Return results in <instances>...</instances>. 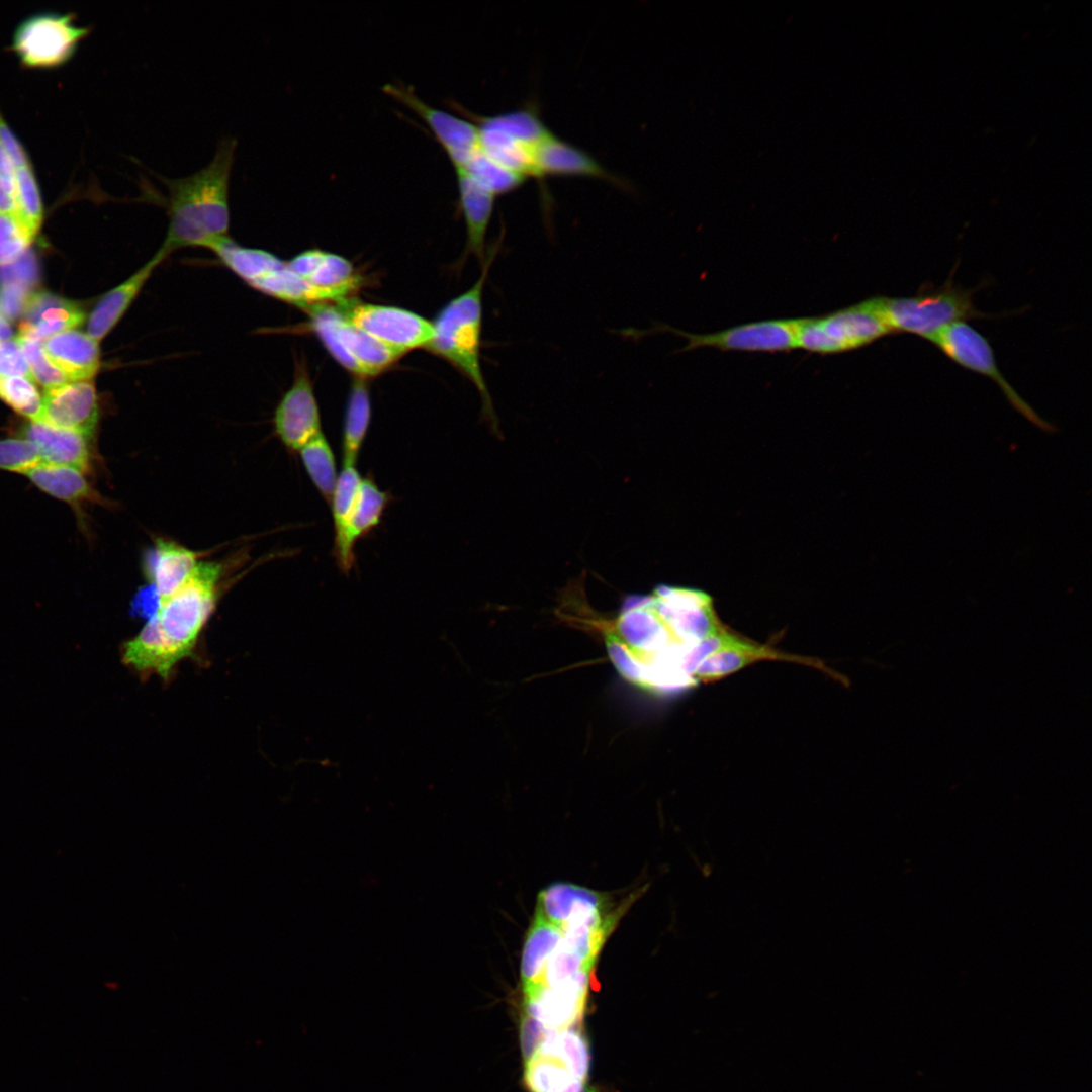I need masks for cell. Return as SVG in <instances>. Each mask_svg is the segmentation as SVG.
<instances>
[{
	"instance_id": "obj_22",
	"label": "cell",
	"mask_w": 1092,
	"mask_h": 1092,
	"mask_svg": "<svg viewBox=\"0 0 1092 1092\" xmlns=\"http://www.w3.org/2000/svg\"><path fill=\"white\" fill-rule=\"evenodd\" d=\"M336 329L346 358L345 369L357 377L375 376L403 355L356 328L340 310Z\"/></svg>"
},
{
	"instance_id": "obj_15",
	"label": "cell",
	"mask_w": 1092,
	"mask_h": 1092,
	"mask_svg": "<svg viewBox=\"0 0 1092 1092\" xmlns=\"http://www.w3.org/2000/svg\"><path fill=\"white\" fill-rule=\"evenodd\" d=\"M36 488L69 505L80 530L87 532L86 508L91 505L111 507L88 480L86 473L66 466L38 463L22 473Z\"/></svg>"
},
{
	"instance_id": "obj_43",
	"label": "cell",
	"mask_w": 1092,
	"mask_h": 1092,
	"mask_svg": "<svg viewBox=\"0 0 1092 1092\" xmlns=\"http://www.w3.org/2000/svg\"><path fill=\"white\" fill-rule=\"evenodd\" d=\"M15 185L0 177V213L16 215Z\"/></svg>"
},
{
	"instance_id": "obj_3",
	"label": "cell",
	"mask_w": 1092,
	"mask_h": 1092,
	"mask_svg": "<svg viewBox=\"0 0 1092 1092\" xmlns=\"http://www.w3.org/2000/svg\"><path fill=\"white\" fill-rule=\"evenodd\" d=\"M495 253L494 247L486 254L477 281L440 310L433 323L434 337L426 348L448 360L472 382L480 394L485 418L497 431V419L480 365L482 293Z\"/></svg>"
},
{
	"instance_id": "obj_40",
	"label": "cell",
	"mask_w": 1092,
	"mask_h": 1092,
	"mask_svg": "<svg viewBox=\"0 0 1092 1092\" xmlns=\"http://www.w3.org/2000/svg\"><path fill=\"white\" fill-rule=\"evenodd\" d=\"M0 374L24 376L31 379L28 365L16 339L0 342Z\"/></svg>"
},
{
	"instance_id": "obj_16",
	"label": "cell",
	"mask_w": 1092,
	"mask_h": 1092,
	"mask_svg": "<svg viewBox=\"0 0 1092 1092\" xmlns=\"http://www.w3.org/2000/svg\"><path fill=\"white\" fill-rule=\"evenodd\" d=\"M588 984L589 978H584L558 986L542 987L525 996L526 1015L550 1029L573 1027L582 1018Z\"/></svg>"
},
{
	"instance_id": "obj_37",
	"label": "cell",
	"mask_w": 1092,
	"mask_h": 1092,
	"mask_svg": "<svg viewBox=\"0 0 1092 1092\" xmlns=\"http://www.w3.org/2000/svg\"><path fill=\"white\" fill-rule=\"evenodd\" d=\"M38 463V451L30 441L15 436L0 439V470L22 474Z\"/></svg>"
},
{
	"instance_id": "obj_41",
	"label": "cell",
	"mask_w": 1092,
	"mask_h": 1092,
	"mask_svg": "<svg viewBox=\"0 0 1092 1092\" xmlns=\"http://www.w3.org/2000/svg\"><path fill=\"white\" fill-rule=\"evenodd\" d=\"M550 1028L539 1020L526 1015L521 1023L520 1038L525 1060H529L538 1050Z\"/></svg>"
},
{
	"instance_id": "obj_19",
	"label": "cell",
	"mask_w": 1092,
	"mask_h": 1092,
	"mask_svg": "<svg viewBox=\"0 0 1092 1092\" xmlns=\"http://www.w3.org/2000/svg\"><path fill=\"white\" fill-rule=\"evenodd\" d=\"M200 556L174 541L156 538L143 558V571L163 601L187 582Z\"/></svg>"
},
{
	"instance_id": "obj_11",
	"label": "cell",
	"mask_w": 1092,
	"mask_h": 1092,
	"mask_svg": "<svg viewBox=\"0 0 1092 1092\" xmlns=\"http://www.w3.org/2000/svg\"><path fill=\"white\" fill-rule=\"evenodd\" d=\"M650 595L664 621L685 645L692 647L723 629L711 598L701 590L659 585Z\"/></svg>"
},
{
	"instance_id": "obj_14",
	"label": "cell",
	"mask_w": 1092,
	"mask_h": 1092,
	"mask_svg": "<svg viewBox=\"0 0 1092 1092\" xmlns=\"http://www.w3.org/2000/svg\"><path fill=\"white\" fill-rule=\"evenodd\" d=\"M98 420L99 405L93 379L44 390L39 422L94 438Z\"/></svg>"
},
{
	"instance_id": "obj_36",
	"label": "cell",
	"mask_w": 1092,
	"mask_h": 1092,
	"mask_svg": "<svg viewBox=\"0 0 1092 1092\" xmlns=\"http://www.w3.org/2000/svg\"><path fill=\"white\" fill-rule=\"evenodd\" d=\"M32 240L16 215L0 213V267L25 253Z\"/></svg>"
},
{
	"instance_id": "obj_8",
	"label": "cell",
	"mask_w": 1092,
	"mask_h": 1092,
	"mask_svg": "<svg viewBox=\"0 0 1092 1092\" xmlns=\"http://www.w3.org/2000/svg\"><path fill=\"white\" fill-rule=\"evenodd\" d=\"M802 318L769 320L743 324L711 334L687 333L667 325L650 332H669L687 339L680 352L712 347L723 351L784 352L798 348Z\"/></svg>"
},
{
	"instance_id": "obj_10",
	"label": "cell",
	"mask_w": 1092,
	"mask_h": 1092,
	"mask_svg": "<svg viewBox=\"0 0 1092 1092\" xmlns=\"http://www.w3.org/2000/svg\"><path fill=\"white\" fill-rule=\"evenodd\" d=\"M384 93L412 110L431 130L454 169H461L480 151L475 122L429 105L410 86L385 84Z\"/></svg>"
},
{
	"instance_id": "obj_12",
	"label": "cell",
	"mask_w": 1092,
	"mask_h": 1092,
	"mask_svg": "<svg viewBox=\"0 0 1092 1092\" xmlns=\"http://www.w3.org/2000/svg\"><path fill=\"white\" fill-rule=\"evenodd\" d=\"M273 423L277 437L291 451H299L323 433L313 386L303 365L297 364L293 383L275 408Z\"/></svg>"
},
{
	"instance_id": "obj_25",
	"label": "cell",
	"mask_w": 1092,
	"mask_h": 1092,
	"mask_svg": "<svg viewBox=\"0 0 1092 1092\" xmlns=\"http://www.w3.org/2000/svg\"><path fill=\"white\" fill-rule=\"evenodd\" d=\"M459 204L467 232V250L484 262L485 237L491 219L495 197L463 170H455Z\"/></svg>"
},
{
	"instance_id": "obj_18",
	"label": "cell",
	"mask_w": 1092,
	"mask_h": 1092,
	"mask_svg": "<svg viewBox=\"0 0 1092 1092\" xmlns=\"http://www.w3.org/2000/svg\"><path fill=\"white\" fill-rule=\"evenodd\" d=\"M389 500V494L380 489L372 477H362L345 535L333 547V555L343 573L351 571L357 541L379 525Z\"/></svg>"
},
{
	"instance_id": "obj_13",
	"label": "cell",
	"mask_w": 1092,
	"mask_h": 1092,
	"mask_svg": "<svg viewBox=\"0 0 1092 1092\" xmlns=\"http://www.w3.org/2000/svg\"><path fill=\"white\" fill-rule=\"evenodd\" d=\"M11 434L33 443L40 463L72 467L86 474L93 469V438L83 433L27 420L13 426Z\"/></svg>"
},
{
	"instance_id": "obj_23",
	"label": "cell",
	"mask_w": 1092,
	"mask_h": 1092,
	"mask_svg": "<svg viewBox=\"0 0 1092 1092\" xmlns=\"http://www.w3.org/2000/svg\"><path fill=\"white\" fill-rule=\"evenodd\" d=\"M99 343L87 333L68 330L43 342L48 358L70 382L92 380L100 368Z\"/></svg>"
},
{
	"instance_id": "obj_4",
	"label": "cell",
	"mask_w": 1092,
	"mask_h": 1092,
	"mask_svg": "<svg viewBox=\"0 0 1092 1092\" xmlns=\"http://www.w3.org/2000/svg\"><path fill=\"white\" fill-rule=\"evenodd\" d=\"M973 293L949 279L938 288H922L913 296H879L877 300L891 333H907L932 341L953 323L987 317L974 305Z\"/></svg>"
},
{
	"instance_id": "obj_31",
	"label": "cell",
	"mask_w": 1092,
	"mask_h": 1092,
	"mask_svg": "<svg viewBox=\"0 0 1092 1092\" xmlns=\"http://www.w3.org/2000/svg\"><path fill=\"white\" fill-rule=\"evenodd\" d=\"M362 476L356 464H343L330 502L334 523V545L341 542L353 511Z\"/></svg>"
},
{
	"instance_id": "obj_21",
	"label": "cell",
	"mask_w": 1092,
	"mask_h": 1092,
	"mask_svg": "<svg viewBox=\"0 0 1092 1092\" xmlns=\"http://www.w3.org/2000/svg\"><path fill=\"white\" fill-rule=\"evenodd\" d=\"M165 259L166 257L157 251L139 270L100 298L87 324V334L93 340L99 343L111 332L135 300L153 271Z\"/></svg>"
},
{
	"instance_id": "obj_28",
	"label": "cell",
	"mask_w": 1092,
	"mask_h": 1092,
	"mask_svg": "<svg viewBox=\"0 0 1092 1092\" xmlns=\"http://www.w3.org/2000/svg\"><path fill=\"white\" fill-rule=\"evenodd\" d=\"M525 1083L530 1092H585L584 1082L560 1060L541 1054L526 1061Z\"/></svg>"
},
{
	"instance_id": "obj_29",
	"label": "cell",
	"mask_w": 1092,
	"mask_h": 1092,
	"mask_svg": "<svg viewBox=\"0 0 1092 1092\" xmlns=\"http://www.w3.org/2000/svg\"><path fill=\"white\" fill-rule=\"evenodd\" d=\"M299 455L314 487L330 504L338 475L335 455L324 433L302 446Z\"/></svg>"
},
{
	"instance_id": "obj_20",
	"label": "cell",
	"mask_w": 1092,
	"mask_h": 1092,
	"mask_svg": "<svg viewBox=\"0 0 1092 1092\" xmlns=\"http://www.w3.org/2000/svg\"><path fill=\"white\" fill-rule=\"evenodd\" d=\"M85 316L78 302L47 291L35 292L30 295L22 314L19 336L40 342L73 330L84 322Z\"/></svg>"
},
{
	"instance_id": "obj_26",
	"label": "cell",
	"mask_w": 1092,
	"mask_h": 1092,
	"mask_svg": "<svg viewBox=\"0 0 1092 1092\" xmlns=\"http://www.w3.org/2000/svg\"><path fill=\"white\" fill-rule=\"evenodd\" d=\"M371 419L370 395L364 378L358 377L351 387L347 402L342 452L343 464H356L367 435Z\"/></svg>"
},
{
	"instance_id": "obj_7",
	"label": "cell",
	"mask_w": 1092,
	"mask_h": 1092,
	"mask_svg": "<svg viewBox=\"0 0 1092 1092\" xmlns=\"http://www.w3.org/2000/svg\"><path fill=\"white\" fill-rule=\"evenodd\" d=\"M931 342L960 366L996 382L1010 404L1033 425L1048 433L1057 431L1053 424L1041 419L1008 383L996 364L989 341L974 327L964 321L953 323L942 329Z\"/></svg>"
},
{
	"instance_id": "obj_30",
	"label": "cell",
	"mask_w": 1092,
	"mask_h": 1092,
	"mask_svg": "<svg viewBox=\"0 0 1092 1092\" xmlns=\"http://www.w3.org/2000/svg\"><path fill=\"white\" fill-rule=\"evenodd\" d=\"M16 217L34 239L42 220V199L32 164L15 169Z\"/></svg>"
},
{
	"instance_id": "obj_44",
	"label": "cell",
	"mask_w": 1092,
	"mask_h": 1092,
	"mask_svg": "<svg viewBox=\"0 0 1092 1092\" xmlns=\"http://www.w3.org/2000/svg\"><path fill=\"white\" fill-rule=\"evenodd\" d=\"M12 337V330L7 321L0 315V342L10 340Z\"/></svg>"
},
{
	"instance_id": "obj_38",
	"label": "cell",
	"mask_w": 1092,
	"mask_h": 1092,
	"mask_svg": "<svg viewBox=\"0 0 1092 1092\" xmlns=\"http://www.w3.org/2000/svg\"><path fill=\"white\" fill-rule=\"evenodd\" d=\"M38 279V263L31 250H27L12 263L0 267V285L17 284L31 290Z\"/></svg>"
},
{
	"instance_id": "obj_17",
	"label": "cell",
	"mask_w": 1092,
	"mask_h": 1092,
	"mask_svg": "<svg viewBox=\"0 0 1092 1092\" xmlns=\"http://www.w3.org/2000/svg\"><path fill=\"white\" fill-rule=\"evenodd\" d=\"M767 659L806 664L840 678V675L832 672L823 662L817 659L787 654L767 646L754 644L737 636L726 647L705 658L697 667L694 678L703 681L721 679L750 663Z\"/></svg>"
},
{
	"instance_id": "obj_1",
	"label": "cell",
	"mask_w": 1092,
	"mask_h": 1092,
	"mask_svg": "<svg viewBox=\"0 0 1092 1092\" xmlns=\"http://www.w3.org/2000/svg\"><path fill=\"white\" fill-rule=\"evenodd\" d=\"M222 565L199 562L187 582L161 601L156 614L122 648L125 664L168 677L192 653L217 601Z\"/></svg>"
},
{
	"instance_id": "obj_5",
	"label": "cell",
	"mask_w": 1092,
	"mask_h": 1092,
	"mask_svg": "<svg viewBox=\"0 0 1092 1092\" xmlns=\"http://www.w3.org/2000/svg\"><path fill=\"white\" fill-rule=\"evenodd\" d=\"M891 334L877 297L820 317H804L798 348L818 354H835L862 348Z\"/></svg>"
},
{
	"instance_id": "obj_27",
	"label": "cell",
	"mask_w": 1092,
	"mask_h": 1092,
	"mask_svg": "<svg viewBox=\"0 0 1092 1092\" xmlns=\"http://www.w3.org/2000/svg\"><path fill=\"white\" fill-rule=\"evenodd\" d=\"M535 1054L557 1058L576 1079L582 1082L588 1076L589 1046L579 1029L572 1027L562 1030L549 1029Z\"/></svg>"
},
{
	"instance_id": "obj_32",
	"label": "cell",
	"mask_w": 1092,
	"mask_h": 1092,
	"mask_svg": "<svg viewBox=\"0 0 1092 1092\" xmlns=\"http://www.w3.org/2000/svg\"><path fill=\"white\" fill-rule=\"evenodd\" d=\"M455 170L465 171L494 196L517 189L526 180L488 158L481 149L464 168Z\"/></svg>"
},
{
	"instance_id": "obj_24",
	"label": "cell",
	"mask_w": 1092,
	"mask_h": 1092,
	"mask_svg": "<svg viewBox=\"0 0 1092 1092\" xmlns=\"http://www.w3.org/2000/svg\"><path fill=\"white\" fill-rule=\"evenodd\" d=\"M538 178L552 176H582L619 182L592 155L552 132L535 152Z\"/></svg>"
},
{
	"instance_id": "obj_2",
	"label": "cell",
	"mask_w": 1092,
	"mask_h": 1092,
	"mask_svg": "<svg viewBox=\"0 0 1092 1092\" xmlns=\"http://www.w3.org/2000/svg\"><path fill=\"white\" fill-rule=\"evenodd\" d=\"M236 147L234 139H224L203 169L183 178L162 179L169 194V224L158 252L166 258L185 247L209 249L228 237L229 185Z\"/></svg>"
},
{
	"instance_id": "obj_42",
	"label": "cell",
	"mask_w": 1092,
	"mask_h": 1092,
	"mask_svg": "<svg viewBox=\"0 0 1092 1092\" xmlns=\"http://www.w3.org/2000/svg\"><path fill=\"white\" fill-rule=\"evenodd\" d=\"M161 604V598L153 584L141 588L133 599V609L142 616L153 617Z\"/></svg>"
},
{
	"instance_id": "obj_39",
	"label": "cell",
	"mask_w": 1092,
	"mask_h": 1092,
	"mask_svg": "<svg viewBox=\"0 0 1092 1092\" xmlns=\"http://www.w3.org/2000/svg\"><path fill=\"white\" fill-rule=\"evenodd\" d=\"M31 291L17 284L0 285V315L6 321H14L22 315Z\"/></svg>"
},
{
	"instance_id": "obj_34",
	"label": "cell",
	"mask_w": 1092,
	"mask_h": 1092,
	"mask_svg": "<svg viewBox=\"0 0 1092 1092\" xmlns=\"http://www.w3.org/2000/svg\"><path fill=\"white\" fill-rule=\"evenodd\" d=\"M28 365L31 379L44 390L69 383V379L47 356L39 341L19 336L16 338Z\"/></svg>"
},
{
	"instance_id": "obj_35",
	"label": "cell",
	"mask_w": 1092,
	"mask_h": 1092,
	"mask_svg": "<svg viewBox=\"0 0 1092 1092\" xmlns=\"http://www.w3.org/2000/svg\"><path fill=\"white\" fill-rule=\"evenodd\" d=\"M306 281L323 288L357 287L360 283L359 278L354 274V268L350 261L342 256L324 251L316 267Z\"/></svg>"
},
{
	"instance_id": "obj_33",
	"label": "cell",
	"mask_w": 1092,
	"mask_h": 1092,
	"mask_svg": "<svg viewBox=\"0 0 1092 1092\" xmlns=\"http://www.w3.org/2000/svg\"><path fill=\"white\" fill-rule=\"evenodd\" d=\"M0 399L29 421H39L42 397L30 378L0 374Z\"/></svg>"
},
{
	"instance_id": "obj_6",
	"label": "cell",
	"mask_w": 1092,
	"mask_h": 1092,
	"mask_svg": "<svg viewBox=\"0 0 1092 1092\" xmlns=\"http://www.w3.org/2000/svg\"><path fill=\"white\" fill-rule=\"evenodd\" d=\"M89 27L78 25L72 13L41 11L15 27L11 48L29 67H54L68 61Z\"/></svg>"
},
{
	"instance_id": "obj_9",
	"label": "cell",
	"mask_w": 1092,
	"mask_h": 1092,
	"mask_svg": "<svg viewBox=\"0 0 1092 1092\" xmlns=\"http://www.w3.org/2000/svg\"><path fill=\"white\" fill-rule=\"evenodd\" d=\"M341 307L338 309L348 322L402 354L427 347L434 337L433 323L403 308L346 302Z\"/></svg>"
}]
</instances>
